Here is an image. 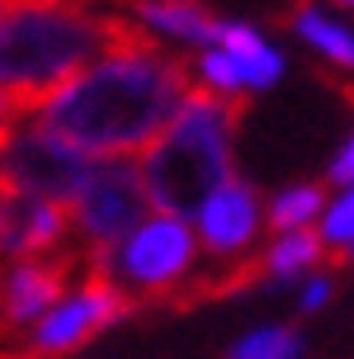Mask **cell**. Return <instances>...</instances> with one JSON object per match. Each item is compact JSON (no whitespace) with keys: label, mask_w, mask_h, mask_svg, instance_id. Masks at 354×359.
<instances>
[{"label":"cell","mask_w":354,"mask_h":359,"mask_svg":"<svg viewBox=\"0 0 354 359\" xmlns=\"http://www.w3.org/2000/svg\"><path fill=\"white\" fill-rule=\"evenodd\" d=\"M189 90H194L189 62L170 57L147 34L90 62L81 76L53 90L29 118L86 156L128 161L156 142L161 128L189 100Z\"/></svg>","instance_id":"cell-1"},{"label":"cell","mask_w":354,"mask_h":359,"mask_svg":"<svg viewBox=\"0 0 354 359\" xmlns=\"http://www.w3.org/2000/svg\"><path fill=\"white\" fill-rule=\"evenodd\" d=\"M137 38H147V29L118 10H95L90 0L0 5V95L15 104L19 118H29L71 76Z\"/></svg>","instance_id":"cell-2"},{"label":"cell","mask_w":354,"mask_h":359,"mask_svg":"<svg viewBox=\"0 0 354 359\" xmlns=\"http://www.w3.org/2000/svg\"><path fill=\"white\" fill-rule=\"evenodd\" d=\"M241 109L212 100L203 90H189L179 114L161 128V137L137 161L147 203L165 217H189L208 203L227 180H236V128Z\"/></svg>","instance_id":"cell-3"},{"label":"cell","mask_w":354,"mask_h":359,"mask_svg":"<svg viewBox=\"0 0 354 359\" xmlns=\"http://www.w3.org/2000/svg\"><path fill=\"white\" fill-rule=\"evenodd\" d=\"M86 260L95 269H104L109 279L137 303V312L170 307L175 293L198 274V236L184 217L151 213V217H142L109 255H86Z\"/></svg>","instance_id":"cell-4"},{"label":"cell","mask_w":354,"mask_h":359,"mask_svg":"<svg viewBox=\"0 0 354 359\" xmlns=\"http://www.w3.org/2000/svg\"><path fill=\"white\" fill-rule=\"evenodd\" d=\"M128 317H137V303L109 279L104 269H95L86 260V274L76 279V288L48 317H38L24 341L0 350V359H67L76 350H86L100 331L128 322Z\"/></svg>","instance_id":"cell-5"},{"label":"cell","mask_w":354,"mask_h":359,"mask_svg":"<svg viewBox=\"0 0 354 359\" xmlns=\"http://www.w3.org/2000/svg\"><path fill=\"white\" fill-rule=\"evenodd\" d=\"M147 189L132 161H95L90 180L71 203V241L86 255H109L142 217H147Z\"/></svg>","instance_id":"cell-6"},{"label":"cell","mask_w":354,"mask_h":359,"mask_svg":"<svg viewBox=\"0 0 354 359\" xmlns=\"http://www.w3.org/2000/svg\"><path fill=\"white\" fill-rule=\"evenodd\" d=\"M90 170H95V161H90L86 151H76L71 142L53 137L34 118L19 123L10 133L5 151H0V180L5 184H15V189L43 198V203H62V208L76 203V194H81V184L90 180Z\"/></svg>","instance_id":"cell-7"},{"label":"cell","mask_w":354,"mask_h":359,"mask_svg":"<svg viewBox=\"0 0 354 359\" xmlns=\"http://www.w3.org/2000/svg\"><path fill=\"white\" fill-rule=\"evenodd\" d=\"M81 274H86V251L76 241L53 255L5 265V274H0V331H19V326H34L38 317H48L76 288Z\"/></svg>","instance_id":"cell-8"},{"label":"cell","mask_w":354,"mask_h":359,"mask_svg":"<svg viewBox=\"0 0 354 359\" xmlns=\"http://www.w3.org/2000/svg\"><path fill=\"white\" fill-rule=\"evenodd\" d=\"M260 227H265V198L246 180H227L194 213V236L212 255V265H231V260L255 255Z\"/></svg>","instance_id":"cell-9"},{"label":"cell","mask_w":354,"mask_h":359,"mask_svg":"<svg viewBox=\"0 0 354 359\" xmlns=\"http://www.w3.org/2000/svg\"><path fill=\"white\" fill-rule=\"evenodd\" d=\"M62 246H71V208L43 203L0 180V255L15 265V260L53 255Z\"/></svg>","instance_id":"cell-10"},{"label":"cell","mask_w":354,"mask_h":359,"mask_svg":"<svg viewBox=\"0 0 354 359\" xmlns=\"http://www.w3.org/2000/svg\"><path fill=\"white\" fill-rule=\"evenodd\" d=\"M123 15L151 38H170V43L194 48V53L212 48L217 24H222L203 0H123Z\"/></svg>","instance_id":"cell-11"},{"label":"cell","mask_w":354,"mask_h":359,"mask_svg":"<svg viewBox=\"0 0 354 359\" xmlns=\"http://www.w3.org/2000/svg\"><path fill=\"white\" fill-rule=\"evenodd\" d=\"M212 48H222V53L241 67L246 95H265V90L283 76V53L260 34V29H255V24L222 19V24H217V38H212Z\"/></svg>","instance_id":"cell-12"},{"label":"cell","mask_w":354,"mask_h":359,"mask_svg":"<svg viewBox=\"0 0 354 359\" xmlns=\"http://www.w3.org/2000/svg\"><path fill=\"white\" fill-rule=\"evenodd\" d=\"M288 29L317 53L321 67L345 72V81H354V29L340 24L321 10L317 0H288Z\"/></svg>","instance_id":"cell-13"},{"label":"cell","mask_w":354,"mask_h":359,"mask_svg":"<svg viewBox=\"0 0 354 359\" xmlns=\"http://www.w3.org/2000/svg\"><path fill=\"white\" fill-rule=\"evenodd\" d=\"M260 255H265L269 284H274V279H298V274H312L317 265H326V246H321V236L312 232V227L274 236Z\"/></svg>","instance_id":"cell-14"},{"label":"cell","mask_w":354,"mask_h":359,"mask_svg":"<svg viewBox=\"0 0 354 359\" xmlns=\"http://www.w3.org/2000/svg\"><path fill=\"white\" fill-rule=\"evenodd\" d=\"M321 208H326V184H317V180H298V184L279 189V194L265 203V222L274 227V236L302 232V227L317 222Z\"/></svg>","instance_id":"cell-15"},{"label":"cell","mask_w":354,"mask_h":359,"mask_svg":"<svg viewBox=\"0 0 354 359\" xmlns=\"http://www.w3.org/2000/svg\"><path fill=\"white\" fill-rule=\"evenodd\" d=\"M321 246H326V265L345 269L354 255V184L340 189V198L331 208H321Z\"/></svg>","instance_id":"cell-16"},{"label":"cell","mask_w":354,"mask_h":359,"mask_svg":"<svg viewBox=\"0 0 354 359\" xmlns=\"http://www.w3.org/2000/svg\"><path fill=\"white\" fill-rule=\"evenodd\" d=\"M298 355H302L298 326H255L236 345H227L222 359H298Z\"/></svg>","instance_id":"cell-17"},{"label":"cell","mask_w":354,"mask_h":359,"mask_svg":"<svg viewBox=\"0 0 354 359\" xmlns=\"http://www.w3.org/2000/svg\"><path fill=\"white\" fill-rule=\"evenodd\" d=\"M331 293H336L331 274H312V279H307V288H302V298H298V312H302V317L321 312V307L331 303Z\"/></svg>","instance_id":"cell-18"},{"label":"cell","mask_w":354,"mask_h":359,"mask_svg":"<svg viewBox=\"0 0 354 359\" xmlns=\"http://www.w3.org/2000/svg\"><path fill=\"white\" fill-rule=\"evenodd\" d=\"M326 180H331V184H340V189H345V184H354V133H350V142L336 151V161H331Z\"/></svg>","instance_id":"cell-19"},{"label":"cell","mask_w":354,"mask_h":359,"mask_svg":"<svg viewBox=\"0 0 354 359\" xmlns=\"http://www.w3.org/2000/svg\"><path fill=\"white\" fill-rule=\"evenodd\" d=\"M15 123H19V114H15V104L0 95V151H5V142H10V133H15Z\"/></svg>","instance_id":"cell-20"},{"label":"cell","mask_w":354,"mask_h":359,"mask_svg":"<svg viewBox=\"0 0 354 359\" xmlns=\"http://www.w3.org/2000/svg\"><path fill=\"white\" fill-rule=\"evenodd\" d=\"M336 5H345V10H354V0H336Z\"/></svg>","instance_id":"cell-21"},{"label":"cell","mask_w":354,"mask_h":359,"mask_svg":"<svg viewBox=\"0 0 354 359\" xmlns=\"http://www.w3.org/2000/svg\"><path fill=\"white\" fill-rule=\"evenodd\" d=\"M0 5H15V0H0Z\"/></svg>","instance_id":"cell-22"},{"label":"cell","mask_w":354,"mask_h":359,"mask_svg":"<svg viewBox=\"0 0 354 359\" xmlns=\"http://www.w3.org/2000/svg\"><path fill=\"white\" fill-rule=\"evenodd\" d=\"M350 265H354V255H350Z\"/></svg>","instance_id":"cell-23"}]
</instances>
